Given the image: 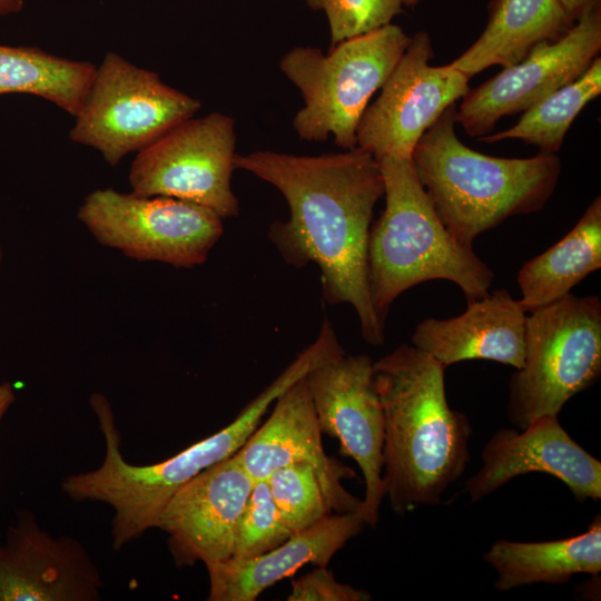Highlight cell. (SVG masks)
Returning a JSON list of instances; mask_svg holds the SVG:
<instances>
[{"label": "cell", "instance_id": "8fae6325", "mask_svg": "<svg viewBox=\"0 0 601 601\" xmlns=\"http://www.w3.org/2000/svg\"><path fill=\"white\" fill-rule=\"evenodd\" d=\"M433 55L430 35L417 31L380 96L366 107L357 126L356 147L377 161L412 158L423 134L470 90V77L450 63L430 65Z\"/></svg>", "mask_w": 601, "mask_h": 601}, {"label": "cell", "instance_id": "9c48e42d", "mask_svg": "<svg viewBox=\"0 0 601 601\" xmlns=\"http://www.w3.org/2000/svg\"><path fill=\"white\" fill-rule=\"evenodd\" d=\"M77 217L100 245L177 268L204 264L224 231L223 218L204 206L112 188L88 194Z\"/></svg>", "mask_w": 601, "mask_h": 601}, {"label": "cell", "instance_id": "e0dca14e", "mask_svg": "<svg viewBox=\"0 0 601 601\" xmlns=\"http://www.w3.org/2000/svg\"><path fill=\"white\" fill-rule=\"evenodd\" d=\"M235 456L255 482L266 480L282 466L307 463L314 469L332 511L357 514L361 508L362 500L342 484L344 479L355 477L354 470L327 456L323 449L305 377L277 397L270 416Z\"/></svg>", "mask_w": 601, "mask_h": 601}, {"label": "cell", "instance_id": "2e32d148", "mask_svg": "<svg viewBox=\"0 0 601 601\" xmlns=\"http://www.w3.org/2000/svg\"><path fill=\"white\" fill-rule=\"evenodd\" d=\"M481 460V469L465 483L472 502L532 472L559 479L580 502L601 499V462L566 433L558 416L540 417L521 431L499 428Z\"/></svg>", "mask_w": 601, "mask_h": 601}, {"label": "cell", "instance_id": "484cf974", "mask_svg": "<svg viewBox=\"0 0 601 601\" xmlns=\"http://www.w3.org/2000/svg\"><path fill=\"white\" fill-rule=\"evenodd\" d=\"M285 526L266 480L256 481L240 516L233 560H247L283 543Z\"/></svg>", "mask_w": 601, "mask_h": 601}, {"label": "cell", "instance_id": "5bb4252c", "mask_svg": "<svg viewBox=\"0 0 601 601\" xmlns=\"http://www.w3.org/2000/svg\"><path fill=\"white\" fill-rule=\"evenodd\" d=\"M254 483L234 454L176 491L160 514L158 528L168 534L177 565L200 561L208 568L233 556L238 523Z\"/></svg>", "mask_w": 601, "mask_h": 601}, {"label": "cell", "instance_id": "5b68a950", "mask_svg": "<svg viewBox=\"0 0 601 601\" xmlns=\"http://www.w3.org/2000/svg\"><path fill=\"white\" fill-rule=\"evenodd\" d=\"M286 387L285 381L276 377L230 424L178 454L148 465H135L124 459L111 405L106 396L95 393L89 403L105 437V459L92 471L65 477L62 492L76 502L98 501L114 509L111 546L119 551L146 531L158 528L160 514L177 490L205 469L234 455Z\"/></svg>", "mask_w": 601, "mask_h": 601}, {"label": "cell", "instance_id": "d6986e66", "mask_svg": "<svg viewBox=\"0 0 601 601\" xmlns=\"http://www.w3.org/2000/svg\"><path fill=\"white\" fill-rule=\"evenodd\" d=\"M364 525L355 513L327 514L265 553L210 565L206 568L209 575L208 600L254 601L267 588L307 563L327 566L336 552Z\"/></svg>", "mask_w": 601, "mask_h": 601}, {"label": "cell", "instance_id": "6da1fadb", "mask_svg": "<svg viewBox=\"0 0 601 601\" xmlns=\"http://www.w3.org/2000/svg\"><path fill=\"white\" fill-rule=\"evenodd\" d=\"M235 166L284 196L289 217L274 221L268 237L285 262L317 265L326 303L349 304L363 338L381 346L385 324L372 306L367 282L373 213L384 195L378 161L355 147L317 156L256 150L237 154Z\"/></svg>", "mask_w": 601, "mask_h": 601}, {"label": "cell", "instance_id": "4316f807", "mask_svg": "<svg viewBox=\"0 0 601 601\" xmlns=\"http://www.w3.org/2000/svg\"><path fill=\"white\" fill-rule=\"evenodd\" d=\"M326 16L332 46L382 28L403 12L402 0H305Z\"/></svg>", "mask_w": 601, "mask_h": 601}, {"label": "cell", "instance_id": "ba28073f", "mask_svg": "<svg viewBox=\"0 0 601 601\" xmlns=\"http://www.w3.org/2000/svg\"><path fill=\"white\" fill-rule=\"evenodd\" d=\"M200 108V100L168 86L157 72L110 51L97 67L69 137L95 148L110 166H117L128 154L147 148Z\"/></svg>", "mask_w": 601, "mask_h": 601}, {"label": "cell", "instance_id": "ac0fdd59", "mask_svg": "<svg viewBox=\"0 0 601 601\" xmlns=\"http://www.w3.org/2000/svg\"><path fill=\"white\" fill-rule=\"evenodd\" d=\"M526 313L505 289L467 302L466 311L447 319L425 318L412 345L445 368L467 359H490L519 370L523 365Z\"/></svg>", "mask_w": 601, "mask_h": 601}, {"label": "cell", "instance_id": "f546056e", "mask_svg": "<svg viewBox=\"0 0 601 601\" xmlns=\"http://www.w3.org/2000/svg\"><path fill=\"white\" fill-rule=\"evenodd\" d=\"M572 21H575L581 12L597 0H558Z\"/></svg>", "mask_w": 601, "mask_h": 601}, {"label": "cell", "instance_id": "4dcf8cb0", "mask_svg": "<svg viewBox=\"0 0 601 601\" xmlns=\"http://www.w3.org/2000/svg\"><path fill=\"white\" fill-rule=\"evenodd\" d=\"M23 3V0H0V16L19 12Z\"/></svg>", "mask_w": 601, "mask_h": 601}, {"label": "cell", "instance_id": "3957f363", "mask_svg": "<svg viewBox=\"0 0 601 601\" xmlns=\"http://www.w3.org/2000/svg\"><path fill=\"white\" fill-rule=\"evenodd\" d=\"M456 102L423 134L412 160L432 205L451 235L474 239L505 219L540 210L561 173L555 154L501 158L464 145L455 131Z\"/></svg>", "mask_w": 601, "mask_h": 601}, {"label": "cell", "instance_id": "277c9868", "mask_svg": "<svg viewBox=\"0 0 601 601\" xmlns=\"http://www.w3.org/2000/svg\"><path fill=\"white\" fill-rule=\"evenodd\" d=\"M385 208L372 223L367 246V282L372 306L385 319L406 289L432 279L456 284L467 302L490 293L494 273L457 242L439 218L412 158L378 160Z\"/></svg>", "mask_w": 601, "mask_h": 601}, {"label": "cell", "instance_id": "7c38bea8", "mask_svg": "<svg viewBox=\"0 0 601 601\" xmlns=\"http://www.w3.org/2000/svg\"><path fill=\"white\" fill-rule=\"evenodd\" d=\"M366 354H342L312 370L305 381L322 433L359 466L365 493L357 515L376 526L385 497L383 481L385 418Z\"/></svg>", "mask_w": 601, "mask_h": 601}, {"label": "cell", "instance_id": "d4e9b609", "mask_svg": "<svg viewBox=\"0 0 601 601\" xmlns=\"http://www.w3.org/2000/svg\"><path fill=\"white\" fill-rule=\"evenodd\" d=\"M266 481L280 518L292 534L332 512L317 475L307 463L282 466Z\"/></svg>", "mask_w": 601, "mask_h": 601}, {"label": "cell", "instance_id": "52a82bcc", "mask_svg": "<svg viewBox=\"0 0 601 601\" xmlns=\"http://www.w3.org/2000/svg\"><path fill=\"white\" fill-rule=\"evenodd\" d=\"M601 375V302L598 296L562 298L530 312L524 359L509 382L506 414L524 430L558 416L575 394Z\"/></svg>", "mask_w": 601, "mask_h": 601}, {"label": "cell", "instance_id": "f1b7e54d", "mask_svg": "<svg viewBox=\"0 0 601 601\" xmlns=\"http://www.w3.org/2000/svg\"><path fill=\"white\" fill-rule=\"evenodd\" d=\"M16 401V391L10 382L0 383V422Z\"/></svg>", "mask_w": 601, "mask_h": 601}, {"label": "cell", "instance_id": "7402d4cb", "mask_svg": "<svg viewBox=\"0 0 601 601\" xmlns=\"http://www.w3.org/2000/svg\"><path fill=\"white\" fill-rule=\"evenodd\" d=\"M601 267V197L575 226L541 255L525 262L518 274L519 303L525 313L549 305Z\"/></svg>", "mask_w": 601, "mask_h": 601}, {"label": "cell", "instance_id": "cb8c5ba5", "mask_svg": "<svg viewBox=\"0 0 601 601\" xmlns=\"http://www.w3.org/2000/svg\"><path fill=\"white\" fill-rule=\"evenodd\" d=\"M601 93V58L575 80L534 104L511 128L480 138L485 142L521 139L539 147L540 152L555 154L580 111Z\"/></svg>", "mask_w": 601, "mask_h": 601}, {"label": "cell", "instance_id": "1f68e13d", "mask_svg": "<svg viewBox=\"0 0 601 601\" xmlns=\"http://www.w3.org/2000/svg\"><path fill=\"white\" fill-rule=\"evenodd\" d=\"M402 1L404 6L413 8L417 6L422 0H402Z\"/></svg>", "mask_w": 601, "mask_h": 601}, {"label": "cell", "instance_id": "d6a6232c", "mask_svg": "<svg viewBox=\"0 0 601 601\" xmlns=\"http://www.w3.org/2000/svg\"><path fill=\"white\" fill-rule=\"evenodd\" d=\"M2 259H3V252H2V247L0 245V266H1Z\"/></svg>", "mask_w": 601, "mask_h": 601}, {"label": "cell", "instance_id": "44dd1931", "mask_svg": "<svg viewBox=\"0 0 601 601\" xmlns=\"http://www.w3.org/2000/svg\"><path fill=\"white\" fill-rule=\"evenodd\" d=\"M495 571L494 588L509 591L534 583L562 584L574 574L601 572V518L578 535L542 542L499 540L484 554Z\"/></svg>", "mask_w": 601, "mask_h": 601}, {"label": "cell", "instance_id": "7a4b0ae2", "mask_svg": "<svg viewBox=\"0 0 601 601\" xmlns=\"http://www.w3.org/2000/svg\"><path fill=\"white\" fill-rule=\"evenodd\" d=\"M444 373L440 362L408 344L373 363L385 418V496L398 515L440 504L470 460L472 427L449 405Z\"/></svg>", "mask_w": 601, "mask_h": 601}, {"label": "cell", "instance_id": "603a6c76", "mask_svg": "<svg viewBox=\"0 0 601 601\" xmlns=\"http://www.w3.org/2000/svg\"><path fill=\"white\" fill-rule=\"evenodd\" d=\"M88 61L57 57L33 47L0 45V95L43 98L76 117L96 75Z\"/></svg>", "mask_w": 601, "mask_h": 601}, {"label": "cell", "instance_id": "9a60e30c", "mask_svg": "<svg viewBox=\"0 0 601 601\" xmlns=\"http://www.w3.org/2000/svg\"><path fill=\"white\" fill-rule=\"evenodd\" d=\"M100 572L85 546L53 536L22 510L0 544V601H98Z\"/></svg>", "mask_w": 601, "mask_h": 601}, {"label": "cell", "instance_id": "8992f818", "mask_svg": "<svg viewBox=\"0 0 601 601\" xmlns=\"http://www.w3.org/2000/svg\"><path fill=\"white\" fill-rule=\"evenodd\" d=\"M410 39L400 26L388 23L338 42L327 53L309 46L289 49L279 69L304 101L293 118L298 138L325 141L332 137L345 150L355 148L359 120Z\"/></svg>", "mask_w": 601, "mask_h": 601}, {"label": "cell", "instance_id": "30bf717a", "mask_svg": "<svg viewBox=\"0 0 601 601\" xmlns=\"http://www.w3.org/2000/svg\"><path fill=\"white\" fill-rule=\"evenodd\" d=\"M234 119L219 111L189 118L137 152L128 180L141 196H165L204 206L223 219L239 214L231 188L236 169Z\"/></svg>", "mask_w": 601, "mask_h": 601}, {"label": "cell", "instance_id": "ffe728a7", "mask_svg": "<svg viewBox=\"0 0 601 601\" xmlns=\"http://www.w3.org/2000/svg\"><path fill=\"white\" fill-rule=\"evenodd\" d=\"M573 22L558 0H492L483 32L450 65L470 78L495 65L510 67Z\"/></svg>", "mask_w": 601, "mask_h": 601}, {"label": "cell", "instance_id": "4fadbf2b", "mask_svg": "<svg viewBox=\"0 0 601 601\" xmlns=\"http://www.w3.org/2000/svg\"><path fill=\"white\" fill-rule=\"evenodd\" d=\"M601 49V0L589 4L559 38L542 41L519 62L469 90L456 121L472 137H483L504 116L524 111L579 78Z\"/></svg>", "mask_w": 601, "mask_h": 601}, {"label": "cell", "instance_id": "83f0119b", "mask_svg": "<svg viewBox=\"0 0 601 601\" xmlns=\"http://www.w3.org/2000/svg\"><path fill=\"white\" fill-rule=\"evenodd\" d=\"M288 601H368L370 593L349 584L339 583L326 566H318L312 572L292 582Z\"/></svg>", "mask_w": 601, "mask_h": 601}]
</instances>
